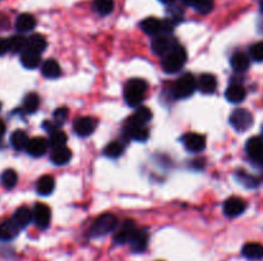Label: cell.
<instances>
[{"mask_svg":"<svg viewBox=\"0 0 263 261\" xmlns=\"http://www.w3.org/2000/svg\"><path fill=\"white\" fill-rule=\"evenodd\" d=\"M148 90L147 82L143 79H130L124 86V100L130 107H139Z\"/></svg>","mask_w":263,"mask_h":261,"instance_id":"cell-1","label":"cell"},{"mask_svg":"<svg viewBox=\"0 0 263 261\" xmlns=\"http://www.w3.org/2000/svg\"><path fill=\"white\" fill-rule=\"evenodd\" d=\"M186 51L182 46L176 45L172 50L168 51L162 60V67L167 73H175L181 69L186 63Z\"/></svg>","mask_w":263,"mask_h":261,"instance_id":"cell-2","label":"cell"},{"mask_svg":"<svg viewBox=\"0 0 263 261\" xmlns=\"http://www.w3.org/2000/svg\"><path fill=\"white\" fill-rule=\"evenodd\" d=\"M117 224H118V219L116 215L110 213L103 214L93 223L90 230H89V234H90V237L105 236V234L110 233L117 227Z\"/></svg>","mask_w":263,"mask_h":261,"instance_id":"cell-3","label":"cell"},{"mask_svg":"<svg viewBox=\"0 0 263 261\" xmlns=\"http://www.w3.org/2000/svg\"><path fill=\"white\" fill-rule=\"evenodd\" d=\"M230 123L238 132H245L253 126V115L246 109H236L230 115Z\"/></svg>","mask_w":263,"mask_h":261,"instance_id":"cell-4","label":"cell"},{"mask_svg":"<svg viewBox=\"0 0 263 261\" xmlns=\"http://www.w3.org/2000/svg\"><path fill=\"white\" fill-rule=\"evenodd\" d=\"M196 90V81L191 73H186L177 79L175 84V96L178 99H186Z\"/></svg>","mask_w":263,"mask_h":261,"instance_id":"cell-5","label":"cell"},{"mask_svg":"<svg viewBox=\"0 0 263 261\" xmlns=\"http://www.w3.org/2000/svg\"><path fill=\"white\" fill-rule=\"evenodd\" d=\"M96 126H98V121L91 117H81L77 118L74 123L75 132L81 137H88L95 131Z\"/></svg>","mask_w":263,"mask_h":261,"instance_id":"cell-6","label":"cell"},{"mask_svg":"<svg viewBox=\"0 0 263 261\" xmlns=\"http://www.w3.org/2000/svg\"><path fill=\"white\" fill-rule=\"evenodd\" d=\"M177 45L173 39H171L168 35H157L156 39L152 42V49L156 54L159 55H166L170 50H172Z\"/></svg>","mask_w":263,"mask_h":261,"instance_id":"cell-7","label":"cell"},{"mask_svg":"<svg viewBox=\"0 0 263 261\" xmlns=\"http://www.w3.org/2000/svg\"><path fill=\"white\" fill-rule=\"evenodd\" d=\"M50 209H49L48 206L44 205V204H37V205H35L34 210H32V219L36 223L37 227L43 228V229L48 227L49 223H50Z\"/></svg>","mask_w":263,"mask_h":261,"instance_id":"cell-8","label":"cell"},{"mask_svg":"<svg viewBox=\"0 0 263 261\" xmlns=\"http://www.w3.org/2000/svg\"><path fill=\"white\" fill-rule=\"evenodd\" d=\"M245 208V201L239 199V197H230L224 204L225 214H226L227 216H230V218H234V216H238L240 215V214H243Z\"/></svg>","mask_w":263,"mask_h":261,"instance_id":"cell-9","label":"cell"},{"mask_svg":"<svg viewBox=\"0 0 263 261\" xmlns=\"http://www.w3.org/2000/svg\"><path fill=\"white\" fill-rule=\"evenodd\" d=\"M185 147L191 152H199L203 151L206 147V138L196 133H187L182 138Z\"/></svg>","mask_w":263,"mask_h":261,"instance_id":"cell-10","label":"cell"},{"mask_svg":"<svg viewBox=\"0 0 263 261\" xmlns=\"http://www.w3.org/2000/svg\"><path fill=\"white\" fill-rule=\"evenodd\" d=\"M26 150H27V152H29L31 156H43L46 152V150H48V141L43 137L31 138V140L29 141V143H27Z\"/></svg>","mask_w":263,"mask_h":261,"instance_id":"cell-11","label":"cell"},{"mask_svg":"<svg viewBox=\"0 0 263 261\" xmlns=\"http://www.w3.org/2000/svg\"><path fill=\"white\" fill-rule=\"evenodd\" d=\"M246 154L252 157L253 160L259 161L263 157V140L260 137L249 138L245 145Z\"/></svg>","mask_w":263,"mask_h":261,"instance_id":"cell-12","label":"cell"},{"mask_svg":"<svg viewBox=\"0 0 263 261\" xmlns=\"http://www.w3.org/2000/svg\"><path fill=\"white\" fill-rule=\"evenodd\" d=\"M127 243H130L131 248L133 251L135 252H142L147 248V244H148V234L143 230H138L135 229L131 234L130 239H128Z\"/></svg>","mask_w":263,"mask_h":261,"instance_id":"cell-13","label":"cell"},{"mask_svg":"<svg viewBox=\"0 0 263 261\" xmlns=\"http://www.w3.org/2000/svg\"><path fill=\"white\" fill-rule=\"evenodd\" d=\"M21 228L12 220H6L0 224V241H11L18 236Z\"/></svg>","mask_w":263,"mask_h":261,"instance_id":"cell-14","label":"cell"},{"mask_svg":"<svg viewBox=\"0 0 263 261\" xmlns=\"http://www.w3.org/2000/svg\"><path fill=\"white\" fill-rule=\"evenodd\" d=\"M196 86L199 87V90L202 91L203 94H213L217 89V79L213 74L206 73L202 74L198 79V84Z\"/></svg>","mask_w":263,"mask_h":261,"instance_id":"cell-15","label":"cell"},{"mask_svg":"<svg viewBox=\"0 0 263 261\" xmlns=\"http://www.w3.org/2000/svg\"><path fill=\"white\" fill-rule=\"evenodd\" d=\"M46 49V40L41 35H32L26 40V49L25 50L34 51V53L41 54Z\"/></svg>","mask_w":263,"mask_h":261,"instance_id":"cell-16","label":"cell"},{"mask_svg":"<svg viewBox=\"0 0 263 261\" xmlns=\"http://www.w3.org/2000/svg\"><path fill=\"white\" fill-rule=\"evenodd\" d=\"M124 131H126L128 137L136 141H142V142L143 141H147L148 137H149V132H148V129L144 126H136V124L127 123Z\"/></svg>","mask_w":263,"mask_h":261,"instance_id":"cell-17","label":"cell"},{"mask_svg":"<svg viewBox=\"0 0 263 261\" xmlns=\"http://www.w3.org/2000/svg\"><path fill=\"white\" fill-rule=\"evenodd\" d=\"M35 26H36V20L34 18V16L29 13H23L21 16H18V18L16 20V28H17L20 32H29L31 30H34Z\"/></svg>","mask_w":263,"mask_h":261,"instance_id":"cell-18","label":"cell"},{"mask_svg":"<svg viewBox=\"0 0 263 261\" xmlns=\"http://www.w3.org/2000/svg\"><path fill=\"white\" fill-rule=\"evenodd\" d=\"M150 119H152V112L149 110V108L140 107L128 119V123L136 124V126H145Z\"/></svg>","mask_w":263,"mask_h":261,"instance_id":"cell-19","label":"cell"},{"mask_svg":"<svg viewBox=\"0 0 263 261\" xmlns=\"http://www.w3.org/2000/svg\"><path fill=\"white\" fill-rule=\"evenodd\" d=\"M245 89H244L243 86H240V84H231V86L227 87L226 94H225L227 100H229L230 103H234V104L241 103V101L245 99Z\"/></svg>","mask_w":263,"mask_h":261,"instance_id":"cell-20","label":"cell"},{"mask_svg":"<svg viewBox=\"0 0 263 261\" xmlns=\"http://www.w3.org/2000/svg\"><path fill=\"white\" fill-rule=\"evenodd\" d=\"M140 26H142L143 31L147 35H150V36H157V35L162 34V22L157 18H147V20L143 21Z\"/></svg>","mask_w":263,"mask_h":261,"instance_id":"cell-21","label":"cell"},{"mask_svg":"<svg viewBox=\"0 0 263 261\" xmlns=\"http://www.w3.org/2000/svg\"><path fill=\"white\" fill-rule=\"evenodd\" d=\"M72 152L67 147H59V149H53V152L50 155V159L55 165H64L71 160Z\"/></svg>","mask_w":263,"mask_h":261,"instance_id":"cell-22","label":"cell"},{"mask_svg":"<svg viewBox=\"0 0 263 261\" xmlns=\"http://www.w3.org/2000/svg\"><path fill=\"white\" fill-rule=\"evenodd\" d=\"M243 255L249 260H260L263 258V244L255 243H246L243 247Z\"/></svg>","mask_w":263,"mask_h":261,"instance_id":"cell-23","label":"cell"},{"mask_svg":"<svg viewBox=\"0 0 263 261\" xmlns=\"http://www.w3.org/2000/svg\"><path fill=\"white\" fill-rule=\"evenodd\" d=\"M32 220V211L26 206L17 209V211L15 213L13 216V222L18 225L20 228H25L30 224V222Z\"/></svg>","mask_w":263,"mask_h":261,"instance_id":"cell-24","label":"cell"},{"mask_svg":"<svg viewBox=\"0 0 263 261\" xmlns=\"http://www.w3.org/2000/svg\"><path fill=\"white\" fill-rule=\"evenodd\" d=\"M134 230H135L134 222H130V220L124 222L121 229H119L118 232L116 233V236H114V242H116V243H121V244L127 243Z\"/></svg>","mask_w":263,"mask_h":261,"instance_id":"cell-25","label":"cell"},{"mask_svg":"<svg viewBox=\"0 0 263 261\" xmlns=\"http://www.w3.org/2000/svg\"><path fill=\"white\" fill-rule=\"evenodd\" d=\"M54 187H55V183H54V178L51 176H43V177L37 181L36 190L43 196L50 195L54 191Z\"/></svg>","mask_w":263,"mask_h":261,"instance_id":"cell-26","label":"cell"},{"mask_svg":"<svg viewBox=\"0 0 263 261\" xmlns=\"http://www.w3.org/2000/svg\"><path fill=\"white\" fill-rule=\"evenodd\" d=\"M249 65H250V60L244 53H236L231 56V67L236 72H245Z\"/></svg>","mask_w":263,"mask_h":261,"instance_id":"cell-27","label":"cell"},{"mask_svg":"<svg viewBox=\"0 0 263 261\" xmlns=\"http://www.w3.org/2000/svg\"><path fill=\"white\" fill-rule=\"evenodd\" d=\"M21 62H22L23 67L29 68V69H35L40 64V54L25 50L22 53V56H21Z\"/></svg>","mask_w":263,"mask_h":261,"instance_id":"cell-28","label":"cell"},{"mask_svg":"<svg viewBox=\"0 0 263 261\" xmlns=\"http://www.w3.org/2000/svg\"><path fill=\"white\" fill-rule=\"evenodd\" d=\"M29 136L27 133L18 129L16 132H13V135L11 136V143L12 146L15 147L16 150H23L27 147V143H29Z\"/></svg>","mask_w":263,"mask_h":261,"instance_id":"cell-29","label":"cell"},{"mask_svg":"<svg viewBox=\"0 0 263 261\" xmlns=\"http://www.w3.org/2000/svg\"><path fill=\"white\" fill-rule=\"evenodd\" d=\"M43 74L46 78H57L60 76V67L55 60L49 59L43 64Z\"/></svg>","mask_w":263,"mask_h":261,"instance_id":"cell-30","label":"cell"},{"mask_svg":"<svg viewBox=\"0 0 263 261\" xmlns=\"http://www.w3.org/2000/svg\"><path fill=\"white\" fill-rule=\"evenodd\" d=\"M65 143H67V136L62 131H53L50 133V138H49V145H50L53 149H59V147H64Z\"/></svg>","mask_w":263,"mask_h":261,"instance_id":"cell-31","label":"cell"},{"mask_svg":"<svg viewBox=\"0 0 263 261\" xmlns=\"http://www.w3.org/2000/svg\"><path fill=\"white\" fill-rule=\"evenodd\" d=\"M40 105V99L36 94H29L26 96L25 100H23V109H25L26 113L29 114H32L37 110Z\"/></svg>","mask_w":263,"mask_h":261,"instance_id":"cell-32","label":"cell"},{"mask_svg":"<svg viewBox=\"0 0 263 261\" xmlns=\"http://www.w3.org/2000/svg\"><path fill=\"white\" fill-rule=\"evenodd\" d=\"M114 8L113 0H94V9L102 16L112 13Z\"/></svg>","mask_w":263,"mask_h":261,"instance_id":"cell-33","label":"cell"},{"mask_svg":"<svg viewBox=\"0 0 263 261\" xmlns=\"http://www.w3.org/2000/svg\"><path fill=\"white\" fill-rule=\"evenodd\" d=\"M122 152H123V146H122V143L118 142V141H113V142L108 143L104 149L105 156L113 157V159L121 156Z\"/></svg>","mask_w":263,"mask_h":261,"instance_id":"cell-34","label":"cell"},{"mask_svg":"<svg viewBox=\"0 0 263 261\" xmlns=\"http://www.w3.org/2000/svg\"><path fill=\"white\" fill-rule=\"evenodd\" d=\"M8 46L9 51H12V53H20L23 49H26V39L23 36H12L8 40Z\"/></svg>","mask_w":263,"mask_h":261,"instance_id":"cell-35","label":"cell"},{"mask_svg":"<svg viewBox=\"0 0 263 261\" xmlns=\"http://www.w3.org/2000/svg\"><path fill=\"white\" fill-rule=\"evenodd\" d=\"M18 176L13 169H7L3 174H2V183L6 188H13L17 185Z\"/></svg>","mask_w":263,"mask_h":261,"instance_id":"cell-36","label":"cell"},{"mask_svg":"<svg viewBox=\"0 0 263 261\" xmlns=\"http://www.w3.org/2000/svg\"><path fill=\"white\" fill-rule=\"evenodd\" d=\"M192 7L202 14L210 13L213 9V0H195Z\"/></svg>","mask_w":263,"mask_h":261,"instance_id":"cell-37","label":"cell"},{"mask_svg":"<svg viewBox=\"0 0 263 261\" xmlns=\"http://www.w3.org/2000/svg\"><path fill=\"white\" fill-rule=\"evenodd\" d=\"M250 58L255 62H263V41L257 42L250 48Z\"/></svg>","mask_w":263,"mask_h":261,"instance_id":"cell-38","label":"cell"},{"mask_svg":"<svg viewBox=\"0 0 263 261\" xmlns=\"http://www.w3.org/2000/svg\"><path fill=\"white\" fill-rule=\"evenodd\" d=\"M238 178L241 183H244V185L246 186V187L253 188V187H257V186L259 185V181H258L257 178L252 177V176H248V174L245 173L238 174Z\"/></svg>","mask_w":263,"mask_h":261,"instance_id":"cell-39","label":"cell"},{"mask_svg":"<svg viewBox=\"0 0 263 261\" xmlns=\"http://www.w3.org/2000/svg\"><path fill=\"white\" fill-rule=\"evenodd\" d=\"M67 115L68 110L65 108H59V109H57L55 113H54V121H55L57 124H63L65 119H67Z\"/></svg>","mask_w":263,"mask_h":261,"instance_id":"cell-40","label":"cell"},{"mask_svg":"<svg viewBox=\"0 0 263 261\" xmlns=\"http://www.w3.org/2000/svg\"><path fill=\"white\" fill-rule=\"evenodd\" d=\"M9 51V46H8V40L0 37V56L4 55V54Z\"/></svg>","mask_w":263,"mask_h":261,"instance_id":"cell-41","label":"cell"},{"mask_svg":"<svg viewBox=\"0 0 263 261\" xmlns=\"http://www.w3.org/2000/svg\"><path fill=\"white\" fill-rule=\"evenodd\" d=\"M6 133V124L3 121H0V137Z\"/></svg>","mask_w":263,"mask_h":261,"instance_id":"cell-42","label":"cell"},{"mask_svg":"<svg viewBox=\"0 0 263 261\" xmlns=\"http://www.w3.org/2000/svg\"><path fill=\"white\" fill-rule=\"evenodd\" d=\"M194 2H195V0H182V3H184L185 6H191V7L192 4H194Z\"/></svg>","mask_w":263,"mask_h":261,"instance_id":"cell-43","label":"cell"},{"mask_svg":"<svg viewBox=\"0 0 263 261\" xmlns=\"http://www.w3.org/2000/svg\"><path fill=\"white\" fill-rule=\"evenodd\" d=\"M159 2H162V3H164V4H171V3H173L175 0H159Z\"/></svg>","mask_w":263,"mask_h":261,"instance_id":"cell-44","label":"cell"},{"mask_svg":"<svg viewBox=\"0 0 263 261\" xmlns=\"http://www.w3.org/2000/svg\"><path fill=\"white\" fill-rule=\"evenodd\" d=\"M260 11L263 12V0H262V2H260Z\"/></svg>","mask_w":263,"mask_h":261,"instance_id":"cell-45","label":"cell"},{"mask_svg":"<svg viewBox=\"0 0 263 261\" xmlns=\"http://www.w3.org/2000/svg\"><path fill=\"white\" fill-rule=\"evenodd\" d=\"M259 163L262 164V165H263V157H262V159H260V160H259Z\"/></svg>","mask_w":263,"mask_h":261,"instance_id":"cell-46","label":"cell"},{"mask_svg":"<svg viewBox=\"0 0 263 261\" xmlns=\"http://www.w3.org/2000/svg\"><path fill=\"white\" fill-rule=\"evenodd\" d=\"M262 140H263V138H262Z\"/></svg>","mask_w":263,"mask_h":261,"instance_id":"cell-47","label":"cell"}]
</instances>
